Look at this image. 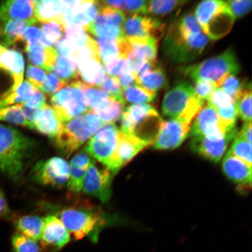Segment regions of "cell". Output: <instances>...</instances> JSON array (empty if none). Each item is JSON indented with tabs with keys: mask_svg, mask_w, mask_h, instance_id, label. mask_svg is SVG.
<instances>
[{
	"mask_svg": "<svg viewBox=\"0 0 252 252\" xmlns=\"http://www.w3.org/2000/svg\"><path fill=\"white\" fill-rule=\"evenodd\" d=\"M36 146L18 129L0 124V172L12 180H19Z\"/></svg>",
	"mask_w": 252,
	"mask_h": 252,
	"instance_id": "cell-1",
	"label": "cell"
},
{
	"mask_svg": "<svg viewBox=\"0 0 252 252\" xmlns=\"http://www.w3.org/2000/svg\"><path fill=\"white\" fill-rule=\"evenodd\" d=\"M58 214L69 234L77 240L87 236L95 240L99 230L106 223L102 210L86 200H75L63 208Z\"/></svg>",
	"mask_w": 252,
	"mask_h": 252,
	"instance_id": "cell-2",
	"label": "cell"
},
{
	"mask_svg": "<svg viewBox=\"0 0 252 252\" xmlns=\"http://www.w3.org/2000/svg\"><path fill=\"white\" fill-rule=\"evenodd\" d=\"M121 121L120 131L133 135L150 146L155 143L164 122L156 108L148 103L129 106L123 112Z\"/></svg>",
	"mask_w": 252,
	"mask_h": 252,
	"instance_id": "cell-3",
	"label": "cell"
},
{
	"mask_svg": "<svg viewBox=\"0 0 252 252\" xmlns=\"http://www.w3.org/2000/svg\"><path fill=\"white\" fill-rule=\"evenodd\" d=\"M104 125L90 110L63 124L61 130L53 140L57 149L68 157L91 139Z\"/></svg>",
	"mask_w": 252,
	"mask_h": 252,
	"instance_id": "cell-4",
	"label": "cell"
},
{
	"mask_svg": "<svg viewBox=\"0 0 252 252\" xmlns=\"http://www.w3.org/2000/svg\"><path fill=\"white\" fill-rule=\"evenodd\" d=\"M184 71L194 82L207 81L219 88L226 78L239 73L240 65L234 50L228 49L221 54L186 67Z\"/></svg>",
	"mask_w": 252,
	"mask_h": 252,
	"instance_id": "cell-5",
	"label": "cell"
},
{
	"mask_svg": "<svg viewBox=\"0 0 252 252\" xmlns=\"http://www.w3.org/2000/svg\"><path fill=\"white\" fill-rule=\"evenodd\" d=\"M194 15L203 32L213 40L225 36L235 20L225 1L220 0L201 2L195 9Z\"/></svg>",
	"mask_w": 252,
	"mask_h": 252,
	"instance_id": "cell-6",
	"label": "cell"
},
{
	"mask_svg": "<svg viewBox=\"0 0 252 252\" xmlns=\"http://www.w3.org/2000/svg\"><path fill=\"white\" fill-rule=\"evenodd\" d=\"M81 81L69 83L50 99L52 108L64 124L89 111V107L80 87Z\"/></svg>",
	"mask_w": 252,
	"mask_h": 252,
	"instance_id": "cell-7",
	"label": "cell"
},
{
	"mask_svg": "<svg viewBox=\"0 0 252 252\" xmlns=\"http://www.w3.org/2000/svg\"><path fill=\"white\" fill-rule=\"evenodd\" d=\"M208 41L209 37L203 31L187 39L166 34L163 43V52L173 62H190L202 53Z\"/></svg>",
	"mask_w": 252,
	"mask_h": 252,
	"instance_id": "cell-8",
	"label": "cell"
},
{
	"mask_svg": "<svg viewBox=\"0 0 252 252\" xmlns=\"http://www.w3.org/2000/svg\"><path fill=\"white\" fill-rule=\"evenodd\" d=\"M191 126V138L203 137L211 140H220L228 136H236V128L230 129L223 125L215 109L207 103L198 113Z\"/></svg>",
	"mask_w": 252,
	"mask_h": 252,
	"instance_id": "cell-9",
	"label": "cell"
},
{
	"mask_svg": "<svg viewBox=\"0 0 252 252\" xmlns=\"http://www.w3.org/2000/svg\"><path fill=\"white\" fill-rule=\"evenodd\" d=\"M119 131L114 124L104 125L88 142L84 150L90 157L108 166L117 147Z\"/></svg>",
	"mask_w": 252,
	"mask_h": 252,
	"instance_id": "cell-10",
	"label": "cell"
},
{
	"mask_svg": "<svg viewBox=\"0 0 252 252\" xmlns=\"http://www.w3.org/2000/svg\"><path fill=\"white\" fill-rule=\"evenodd\" d=\"M32 173L34 180L39 184L61 189L67 184L70 165L62 158L52 157L37 162Z\"/></svg>",
	"mask_w": 252,
	"mask_h": 252,
	"instance_id": "cell-11",
	"label": "cell"
},
{
	"mask_svg": "<svg viewBox=\"0 0 252 252\" xmlns=\"http://www.w3.org/2000/svg\"><path fill=\"white\" fill-rule=\"evenodd\" d=\"M113 173L105 165H97L93 159L85 175L83 190L85 193L108 202L112 196Z\"/></svg>",
	"mask_w": 252,
	"mask_h": 252,
	"instance_id": "cell-12",
	"label": "cell"
},
{
	"mask_svg": "<svg viewBox=\"0 0 252 252\" xmlns=\"http://www.w3.org/2000/svg\"><path fill=\"white\" fill-rule=\"evenodd\" d=\"M164 25L158 19L145 15H129L123 25L125 39L153 38L158 40Z\"/></svg>",
	"mask_w": 252,
	"mask_h": 252,
	"instance_id": "cell-13",
	"label": "cell"
},
{
	"mask_svg": "<svg viewBox=\"0 0 252 252\" xmlns=\"http://www.w3.org/2000/svg\"><path fill=\"white\" fill-rule=\"evenodd\" d=\"M149 146V144L140 138L119 130L117 147L107 167L113 174H116L138 153Z\"/></svg>",
	"mask_w": 252,
	"mask_h": 252,
	"instance_id": "cell-14",
	"label": "cell"
},
{
	"mask_svg": "<svg viewBox=\"0 0 252 252\" xmlns=\"http://www.w3.org/2000/svg\"><path fill=\"white\" fill-rule=\"evenodd\" d=\"M191 123L181 118L163 122L153 146L157 150H173L179 147L189 135Z\"/></svg>",
	"mask_w": 252,
	"mask_h": 252,
	"instance_id": "cell-15",
	"label": "cell"
},
{
	"mask_svg": "<svg viewBox=\"0 0 252 252\" xmlns=\"http://www.w3.org/2000/svg\"><path fill=\"white\" fill-rule=\"evenodd\" d=\"M194 94L193 86L188 81L176 85L163 97V114L171 119H177L187 108Z\"/></svg>",
	"mask_w": 252,
	"mask_h": 252,
	"instance_id": "cell-16",
	"label": "cell"
},
{
	"mask_svg": "<svg viewBox=\"0 0 252 252\" xmlns=\"http://www.w3.org/2000/svg\"><path fill=\"white\" fill-rule=\"evenodd\" d=\"M71 239L70 235L58 217L48 216L43 219L40 240L43 247L60 250Z\"/></svg>",
	"mask_w": 252,
	"mask_h": 252,
	"instance_id": "cell-17",
	"label": "cell"
},
{
	"mask_svg": "<svg viewBox=\"0 0 252 252\" xmlns=\"http://www.w3.org/2000/svg\"><path fill=\"white\" fill-rule=\"evenodd\" d=\"M35 2L33 0H9L3 2L0 5V22L23 20L35 24Z\"/></svg>",
	"mask_w": 252,
	"mask_h": 252,
	"instance_id": "cell-18",
	"label": "cell"
},
{
	"mask_svg": "<svg viewBox=\"0 0 252 252\" xmlns=\"http://www.w3.org/2000/svg\"><path fill=\"white\" fill-rule=\"evenodd\" d=\"M24 59L20 52L4 47L0 52V70L11 75L13 84L8 92L17 90L23 83L24 74Z\"/></svg>",
	"mask_w": 252,
	"mask_h": 252,
	"instance_id": "cell-19",
	"label": "cell"
},
{
	"mask_svg": "<svg viewBox=\"0 0 252 252\" xmlns=\"http://www.w3.org/2000/svg\"><path fill=\"white\" fill-rule=\"evenodd\" d=\"M222 167L225 175L239 188H251L252 166L228 152L222 160Z\"/></svg>",
	"mask_w": 252,
	"mask_h": 252,
	"instance_id": "cell-20",
	"label": "cell"
},
{
	"mask_svg": "<svg viewBox=\"0 0 252 252\" xmlns=\"http://www.w3.org/2000/svg\"><path fill=\"white\" fill-rule=\"evenodd\" d=\"M236 136H228L220 140H211L203 137L191 138V149L214 162H218L224 154L230 141Z\"/></svg>",
	"mask_w": 252,
	"mask_h": 252,
	"instance_id": "cell-21",
	"label": "cell"
},
{
	"mask_svg": "<svg viewBox=\"0 0 252 252\" xmlns=\"http://www.w3.org/2000/svg\"><path fill=\"white\" fill-rule=\"evenodd\" d=\"M25 51L33 64L43 68L47 72L53 70L58 55L53 47H46L40 44H25Z\"/></svg>",
	"mask_w": 252,
	"mask_h": 252,
	"instance_id": "cell-22",
	"label": "cell"
},
{
	"mask_svg": "<svg viewBox=\"0 0 252 252\" xmlns=\"http://www.w3.org/2000/svg\"><path fill=\"white\" fill-rule=\"evenodd\" d=\"M63 125L55 110L46 104L40 110L33 129L53 140L61 130Z\"/></svg>",
	"mask_w": 252,
	"mask_h": 252,
	"instance_id": "cell-23",
	"label": "cell"
},
{
	"mask_svg": "<svg viewBox=\"0 0 252 252\" xmlns=\"http://www.w3.org/2000/svg\"><path fill=\"white\" fill-rule=\"evenodd\" d=\"M80 78L88 86L98 87L107 76L101 60L88 59L77 64Z\"/></svg>",
	"mask_w": 252,
	"mask_h": 252,
	"instance_id": "cell-24",
	"label": "cell"
},
{
	"mask_svg": "<svg viewBox=\"0 0 252 252\" xmlns=\"http://www.w3.org/2000/svg\"><path fill=\"white\" fill-rule=\"evenodd\" d=\"M34 23L23 20L0 22V45L8 47L21 42L25 30Z\"/></svg>",
	"mask_w": 252,
	"mask_h": 252,
	"instance_id": "cell-25",
	"label": "cell"
},
{
	"mask_svg": "<svg viewBox=\"0 0 252 252\" xmlns=\"http://www.w3.org/2000/svg\"><path fill=\"white\" fill-rule=\"evenodd\" d=\"M100 8L101 6L98 1L82 0L81 4L72 14L68 25H78L87 31L99 13Z\"/></svg>",
	"mask_w": 252,
	"mask_h": 252,
	"instance_id": "cell-26",
	"label": "cell"
},
{
	"mask_svg": "<svg viewBox=\"0 0 252 252\" xmlns=\"http://www.w3.org/2000/svg\"><path fill=\"white\" fill-rule=\"evenodd\" d=\"M133 54L144 62H157L158 41L153 38L125 39Z\"/></svg>",
	"mask_w": 252,
	"mask_h": 252,
	"instance_id": "cell-27",
	"label": "cell"
},
{
	"mask_svg": "<svg viewBox=\"0 0 252 252\" xmlns=\"http://www.w3.org/2000/svg\"><path fill=\"white\" fill-rule=\"evenodd\" d=\"M80 87L90 110L93 112L102 111L109 108L114 98L100 88L88 86L81 82Z\"/></svg>",
	"mask_w": 252,
	"mask_h": 252,
	"instance_id": "cell-28",
	"label": "cell"
},
{
	"mask_svg": "<svg viewBox=\"0 0 252 252\" xmlns=\"http://www.w3.org/2000/svg\"><path fill=\"white\" fill-rule=\"evenodd\" d=\"M14 225L18 232L37 241L42 234L43 219L33 215L18 217L14 220Z\"/></svg>",
	"mask_w": 252,
	"mask_h": 252,
	"instance_id": "cell-29",
	"label": "cell"
},
{
	"mask_svg": "<svg viewBox=\"0 0 252 252\" xmlns=\"http://www.w3.org/2000/svg\"><path fill=\"white\" fill-rule=\"evenodd\" d=\"M34 16L37 21L41 24L58 21L62 24L61 2L56 0L36 1L34 5Z\"/></svg>",
	"mask_w": 252,
	"mask_h": 252,
	"instance_id": "cell-30",
	"label": "cell"
},
{
	"mask_svg": "<svg viewBox=\"0 0 252 252\" xmlns=\"http://www.w3.org/2000/svg\"><path fill=\"white\" fill-rule=\"evenodd\" d=\"M135 83L148 92L157 95V91L166 86L167 79L164 71L158 64L153 70L135 79Z\"/></svg>",
	"mask_w": 252,
	"mask_h": 252,
	"instance_id": "cell-31",
	"label": "cell"
},
{
	"mask_svg": "<svg viewBox=\"0 0 252 252\" xmlns=\"http://www.w3.org/2000/svg\"><path fill=\"white\" fill-rule=\"evenodd\" d=\"M36 89L30 82L24 81L17 90L11 92L7 91L0 96V108L14 103H25L32 96Z\"/></svg>",
	"mask_w": 252,
	"mask_h": 252,
	"instance_id": "cell-32",
	"label": "cell"
},
{
	"mask_svg": "<svg viewBox=\"0 0 252 252\" xmlns=\"http://www.w3.org/2000/svg\"><path fill=\"white\" fill-rule=\"evenodd\" d=\"M66 85L80 81L76 64L71 60L58 55L53 70Z\"/></svg>",
	"mask_w": 252,
	"mask_h": 252,
	"instance_id": "cell-33",
	"label": "cell"
},
{
	"mask_svg": "<svg viewBox=\"0 0 252 252\" xmlns=\"http://www.w3.org/2000/svg\"><path fill=\"white\" fill-rule=\"evenodd\" d=\"M101 7H109L119 9L128 15H147V1L144 0H116L99 1Z\"/></svg>",
	"mask_w": 252,
	"mask_h": 252,
	"instance_id": "cell-34",
	"label": "cell"
},
{
	"mask_svg": "<svg viewBox=\"0 0 252 252\" xmlns=\"http://www.w3.org/2000/svg\"><path fill=\"white\" fill-rule=\"evenodd\" d=\"M173 32L184 38H188L202 32L196 16L193 13L185 15L170 28Z\"/></svg>",
	"mask_w": 252,
	"mask_h": 252,
	"instance_id": "cell-35",
	"label": "cell"
},
{
	"mask_svg": "<svg viewBox=\"0 0 252 252\" xmlns=\"http://www.w3.org/2000/svg\"><path fill=\"white\" fill-rule=\"evenodd\" d=\"M126 18L124 12L120 11L118 9L109 7H101L99 13L94 19L93 23L96 25L108 24L122 28Z\"/></svg>",
	"mask_w": 252,
	"mask_h": 252,
	"instance_id": "cell-36",
	"label": "cell"
},
{
	"mask_svg": "<svg viewBox=\"0 0 252 252\" xmlns=\"http://www.w3.org/2000/svg\"><path fill=\"white\" fill-rule=\"evenodd\" d=\"M187 2V1L181 0H153L148 1L147 14L163 17L171 13L176 9L182 7Z\"/></svg>",
	"mask_w": 252,
	"mask_h": 252,
	"instance_id": "cell-37",
	"label": "cell"
},
{
	"mask_svg": "<svg viewBox=\"0 0 252 252\" xmlns=\"http://www.w3.org/2000/svg\"><path fill=\"white\" fill-rule=\"evenodd\" d=\"M87 31L89 32L96 38L120 40L125 38L122 28L108 24L96 25L91 24Z\"/></svg>",
	"mask_w": 252,
	"mask_h": 252,
	"instance_id": "cell-38",
	"label": "cell"
},
{
	"mask_svg": "<svg viewBox=\"0 0 252 252\" xmlns=\"http://www.w3.org/2000/svg\"><path fill=\"white\" fill-rule=\"evenodd\" d=\"M123 97L125 102L141 104L153 102L156 94H151L135 84L126 88L123 93Z\"/></svg>",
	"mask_w": 252,
	"mask_h": 252,
	"instance_id": "cell-39",
	"label": "cell"
},
{
	"mask_svg": "<svg viewBox=\"0 0 252 252\" xmlns=\"http://www.w3.org/2000/svg\"><path fill=\"white\" fill-rule=\"evenodd\" d=\"M251 86V83L239 80L236 75H229L223 80L219 88L236 100Z\"/></svg>",
	"mask_w": 252,
	"mask_h": 252,
	"instance_id": "cell-40",
	"label": "cell"
},
{
	"mask_svg": "<svg viewBox=\"0 0 252 252\" xmlns=\"http://www.w3.org/2000/svg\"><path fill=\"white\" fill-rule=\"evenodd\" d=\"M22 105L23 103H20L0 108V121L27 127V123L22 110Z\"/></svg>",
	"mask_w": 252,
	"mask_h": 252,
	"instance_id": "cell-41",
	"label": "cell"
},
{
	"mask_svg": "<svg viewBox=\"0 0 252 252\" xmlns=\"http://www.w3.org/2000/svg\"><path fill=\"white\" fill-rule=\"evenodd\" d=\"M125 102L114 99L109 108L102 111L93 112L104 125L114 124L121 118L125 110Z\"/></svg>",
	"mask_w": 252,
	"mask_h": 252,
	"instance_id": "cell-42",
	"label": "cell"
},
{
	"mask_svg": "<svg viewBox=\"0 0 252 252\" xmlns=\"http://www.w3.org/2000/svg\"><path fill=\"white\" fill-rule=\"evenodd\" d=\"M228 152L249 166H252V144L249 143L243 138L236 135Z\"/></svg>",
	"mask_w": 252,
	"mask_h": 252,
	"instance_id": "cell-43",
	"label": "cell"
},
{
	"mask_svg": "<svg viewBox=\"0 0 252 252\" xmlns=\"http://www.w3.org/2000/svg\"><path fill=\"white\" fill-rule=\"evenodd\" d=\"M64 33L66 38L70 40L77 49L87 45L93 39L83 28L76 25H67Z\"/></svg>",
	"mask_w": 252,
	"mask_h": 252,
	"instance_id": "cell-44",
	"label": "cell"
},
{
	"mask_svg": "<svg viewBox=\"0 0 252 252\" xmlns=\"http://www.w3.org/2000/svg\"><path fill=\"white\" fill-rule=\"evenodd\" d=\"M235 106L239 115L246 122H252L251 86L247 88L241 96L235 100Z\"/></svg>",
	"mask_w": 252,
	"mask_h": 252,
	"instance_id": "cell-45",
	"label": "cell"
},
{
	"mask_svg": "<svg viewBox=\"0 0 252 252\" xmlns=\"http://www.w3.org/2000/svg\"><path fill=\"white\" fill-rule=\"evenodd\" d=\"M41 31L53 46L58 45L61 41L64 33L65 27L58 21H51L42 24Z\"/></svg>",
	"mask_w": 252,
	"mask_h": 252,
	"instance_id": "cell-46",
	"label": "cell"
},
{
	"mask_svg": "<svg viewBox=\"0 0 252 252\" xmlns=\"http://www.w3.org/2000/svg\"><path fill=\"white\" fill-rule=\"evenodd\" d=\"M12 247L14 252H40L37 241L17 232L12 236Z\"/></svg>",
	"mask_w": 252,
	"mask_h": 252,
	"instance_id": "cell-47",
	"label": "cell"
},
{
	"mask_svg": "<svg viewBox=\"0 0 252 252\" xmlns=\"http://www.w3.org/2000/svg\"><path fill=\"white\" fill-rule=\"evenodd\" d=\"M87 170L81 167L70 164V175L67 184L69 190L75 193H80L83 190Z\"/></svg>",
	"mask_w": 252,
	"mask_h": 252,
	"instance_id": "cell-48",
	"label": "cell"
},
{
	"mask_svg": "<svg viewBox=\"0 0 252 252\" xmlns=\"http://www.w3.org/2000/svg\"><path fill=\"white\" fill-rule=\"evenodd\" d=\"M99 88L113 98L125 102L123 97L124 89L117 77L107 75L105 80L100 84Z\"/></svg>",
	"mask_w": 252,
	"mask_h": 252,
	"instance_id": "cell-49",
	"label": "cell"
},
{
	"mask_svg": "<svg viewBox=\"0 0 252 252\" xmlns=\"http://www.w3.org/2000/svg\"><path fill=\"white\" fill-rule=\"evenodd\" d=\"M21 42L25 44H40L46 47H53V45L47 40L42 31L32 25L27 28L21 36Z\"/></svg>",
	"mask_w": 252,
	"mask_h": 252,
	"instance_id": "cell-50",
	"label": "cell"
},
{
	"mask_svg": "<svg viewBox=\"0 0 252 252\" xmlns=\"http://www.w3.org/2000/svg\"><path fill=\"white\" fill-rule=\"evenodd\" d=\"M207 101L215 109L228 108L235 104V100L219 88L214 91Z\"/></svg>",
	"mask_w": 252,
	"mask_h": 252,
	"instance_id": "cell-51",
	"label": "cell"
},
{
	"mask_svg": "<svg viewBox=\"0 0 252 252\" xmlns=\"http://www.w3.org/2000/svg\"><path fill=\"white\" fill-rule=\"evenodd\" d=\"M65 83L52 71L47 72L45 80L41 86L40 90L44 93L53 94L62 89Z\"/></svg>",
	"mask_w": 252,
	"mask_h": 252,
	"instance_id": "cell-52",
	"label": "cell"
},
{
	"mask_svg": "<svg viewBox=\"0 0 252 252\" xmlns=\"http://www.w3.org/2000/svg\"><path fill=\"white\" fill-rule=\"evenodd\" d=\"M225 2L235 20L248 14L252 8L251 0H229Z\"/></svg>",
	"mask_w": 252,
	"mask_h": 252,
	"instance_id": "cell-53",
	"label": "cell"
},
{
	"mask_svg": "<svg viewBox=\"0 0 252 252\" xmlns=\"http://www.w3.org/2000/svg\"><path fill=\"white\" fill-rule=\"evenodd\" d=\"M106 74L113 77L119 76L125 72L131 71L129 67L128 62L126 59L123 58H118L111 62L104 64Z\"/></svg>",
	"mask_w": 252,
	"mask_h": 252,
	"instance_id": "cell-54",
	"label": "cell"
},
{
	"mask_svg": "<svg viewBox=\"0 0 252 252\" xmlns=\"http://www.w3.org/2000/svg\"><path fill=\"white\" fill-rule=\"evenodd\" d=\"M47 73V71L32 65H28L27 70V78L28 82L37 89H40Z\"/></svg>",
	"mask_w": 252,
	"mask_h": 252,
	"instance_id": "cell-55",
	"label": "cell"
},
{
	"mask_svg": "<svg viewBox=\"0 0 252 252\" xmlns=\"http://www.w3.org/2000/svg\"><path fill=\"white\" fill-rule=\"evenodd\" d=\"M194 94L201 100H207L214 91L217 88L215 85L207 81L194 82Z\"/></svg>",
	"mask_w": 252,
	"mask_h": 252,
	"instance_id": "cell-56",
	"label": "cell"
},
{
	"mask_svg": "<svg viewBox=\"0 0 252 252\" xmlns=\"http://www.w3.org/2000/svg\"><path fill=\"white\" fill-rule=\"evenodd\" d=\"M77 49L70 40L67 38L63 39L60 41L56 46V52L62 56L67 58L72 61V58Z\"/></svg>",
	"mask_w": 252,
	"mask_h": 252,
	"instance_id": "cell-57",
	"label": "cell"
},
{
	"mask_svg": "<svg viewBox=\"0 0 252 252\" xmlns=\"http://www.w3.org/2000/svg\"><path fill=\"white\" fill-rule=\"evenodd\" d=\"M45 94L36 89L32 96L24 105L34 109H40L46 105Z\"/></svg>",
	"mask_w": 252,
	"mask_h": 252,
	"instance_id": "cell-58",
	"label": "cell"
},
{
	"mask_svg": "<svg viewBox=\"0 0 252 252\" xmlns=\"http://www.w3.org/2000/svg\"><path fill=\"white\" fill-rule=\"evenodd\" d=\"M93 159L86 151L83 150L72 158L70 164L80 166L81 168L87 169Z\"/></svg>",
	"mask_w": 252,
	"mask_h": 252,
	"instance_id": "cell-59",
	"label": "cell"
},
{
	"mask_svg": "<svg viewBox=\"0 0 252 252\" xmlns=\"http://www.w3.org/2000/svg\"><path fill=\"white\" fill-rule=\"evenodd\" d=\"M40 109L30 108L23 103L22 110H23V114L27 123V127L33 129L34 122L36 121Z\"/></svg>",
	"mask_w": 252,
	"mask_h": 252,
	"instance_id": "cell-60",
	"label": "cell"
},
{
	"mask_svg": "<svg viewBox=\"0 0 252 252\" xmlns=\"http://www.w3.org/2000/svg\"><path fill=\"white\" fill-rule=\"evenodd\" d=\"M118 78L124 90L126 88L136 84L135 75L131 71L126 72L125 73L119 75Z\"/></svg>",
	"mask_w": 252,
	"mask_h": 252,
	"instance_id": "cell-61",
	"label": "cell"
},
{
	"mask_svg": "<svg viewBox=\"0 0 252 252\" xmlns=\"http://www.w3.org/2000/svg\"><path fill=\"white\" fill-rule=\"evenodd\" d=\"M10 215V210L4 193L0 189V219H5Z\"/></svg>",
	"mask_w": 252,
	"mask_h": 252,
	"instance_id": "cell-62",
	"label": "cell"
},
{
	"mask_svg": "<svg viewBox=\"0 0 252 252\" xmlns=\"http://www.w3.org/2000/svg\"><path fill=\"white\" fill-rule=\"evenodd\" d=\"M236 135L252 144V122L245 123L241 131Z\"/></svg>",
	"mask_w": 252,
	"mask_h": 252,
	"instance_id": "cell-63",
	"label": "cell"
},
{
	"mask_svg": "<svg viewBox=\"0 0 252 252\" xmlns=\"http://www.w3.org/2000/svg\"><path fill=\"white\" fill-rule=\"evenodd\" d=\"M4 47H3L1 45H0V52L1 51V50L3 49V48H4Z\"/></svg>",
	"mask_w": 252,
	"mask_h": 252,
	"instance_id": "cell-64",
	"label": "cell"
}]
</instances>
